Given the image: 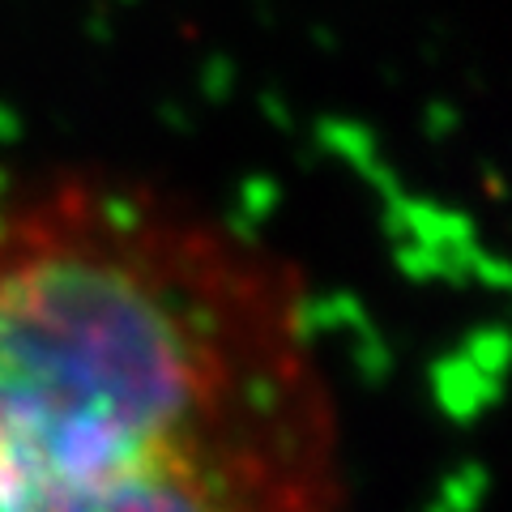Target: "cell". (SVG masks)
Instances as JSON below:
<instances>
[{
  "instance_id": "6da1fadb",
  "label": "cell",
  "mask_w": 512,
  "mask_h": 512,
  "mask_svg": "<svg viewBox=\"0 0 512 512\" xmlns=\"http://www.w3.org/2000/svg\"><path fill=\"white\" fill-rule=\"evenodd\" d=\"M0 512H350L299 261L137 171H0Z\"/></svg>"
}]
</instances>
